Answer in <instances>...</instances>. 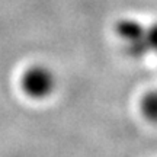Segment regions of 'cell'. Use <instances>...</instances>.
Wrapping results in <instances>:
<instances>
[{"label":"cell","instance_id":"obj_1","mask_svg":"<svg viewBox=\"0 0 157 157\" xmlns=\"http://www.w3.org/2000/svg\"><path fill=\"white\" fill-rule=\"evenodd\" d=\"M57 84L58 80L54 70L41 63L28 66L19 76L21 92L34 102H42L51 98L57 89Z\"/></svg>","mask_w":157,"mask_h":157},{"label":"cell","instance_id":"obj_2","mask_svg":"<svg viewBox=\"0 0 157 157\" xmlns=\"http://www.w3.org/2000/svg\"><path fill=\"white\" fill-rule=\"evenodd\" d=\"M140 111L150 122H157V92H148L141 98Z\"/></svg>","mask_w":157,"mask_h":157}]
</instances>
